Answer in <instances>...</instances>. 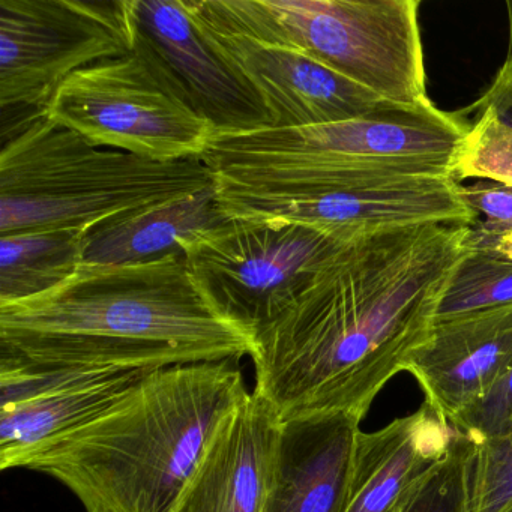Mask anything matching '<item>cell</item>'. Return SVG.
I'll return each mask as SVG.
<instances>
[{"instance_id":"cell-1","label":"cell","mask_w":512,"mask_h":512,"mask_svg":"<svg viewBox=\"0 0 512 512\" xmlns=\"http://www.w3.org/2000/svg\"><path fill=\"white\" fill-rule=\"evenodd\" d=\"M470 227L425 224L347 242L254 338L256 388L281 421L364 418L428 340Z\"/></svg>"},{"instance_id":"cell-2","label":"cell","mask_w":512,"mask_h":512,"mask_svg":"<svg viewBox=\"0 0 512 512\" xmlns=\"http://www.w3.org/2000/svg\"><path fill=\"white\" fill-rule=\"evenodd\" d=\"M253 338L215 304L184 256L82 263L55 289L0 304V364L160 370L241 359Z\"/></svg>"},{"instance_id":"cell-3","label":"cell","mask_w":512,"mask_h":512,"mask_svg":"<svg viewBox=\"0 0 512 512\" xmlns=\"http://www.w3.org/2000/svg\"><path fill=\"white\" fill-rule=\"evenodd\" d=\"M247 392L238 359L151 371L118 406L23 467L58 479L86 512H175L218 425Z\"/></svg>"},{"instance_id":"cell-4","label":"cell","mask_w":512,"mask_h":512,"mask_svg":"<svg viewBox=\"0 0 512 512\" xmlns=\"http://www.w3.org/2000/svg\"><path fill=\"white\" fill-rule=\"evenodd\" d=\"M469 127L431 101L389 104L361 118L308 127L217 131L203 161L212 179L259 190H305L364 179L452 176Z\"/></svg>"},{"instance_id":"cell-5","label":"cell","mask_w":512,"mask_h":512,"mask_svg":"<svg viewBox=\"0 0 512 512\" xmlns=\"http://www.w3.org/2000/svg\"><path fill=\"white\" fill-rule=\"evenodd\" d=\"M214 184L202 160L160 161L94 145L38 113L0 151V235L104 224Z\"/></svg>"},{"instance_id":"cell-6","label":"cell","mask_w":512,"mask_h":512,"mask_svg":"<svg viewBox=\"0 0 512 512\" xmlns=\"http://www.w3.org/2000/svg\"><path fill=\"white\" fill-rule=\"evenodd\" d=\"M260 31L397 106L428 103L418 0H227Z\"/></svg>"},{"instance_id":"cell-7","label":"cell","mask_w":512,"mask_h":512,"mask_svg":"<svg viewBox=\"0 0 512 512\" xmlns=\"http://www.w3.org/2000/svg\"><path fill=\"white\" fill-rule=\"evenodd\" d=\"M38 116L94 145L160 163L200 160L215 133L139 41L130 55L68 77Z\"/></svg>"},{"instance_id":"cell-8","label":"cell","mask_w":512,"mask_h":512,"mask_svg":"<svg viewBox=\"0 0 512 512\" xmlns=\"http://www.w3.org/2000/svg\"><path fill=\"white\" fill-rule=\"evenodd\" d=\"M136 41V0H0V107L40 113L68 77Z\"/></svg>"},{"instance_id":"cell-9","label":"cell","mask_w":512,"mask_h":512,"mask_svg":"<svg viewBox=\"0 0 512 512\" xmlns=\"http://www.w3.org/2000/svg\"><path fill=\"white\" fill-rule=\"evenodd\" d=\"M227 218L299 224L352 242L425 224L472 226L476 217L454 176L364 179L305 190H259L214 181Z\"/></svg>"},{"instance_id":"cell-10","label":"cell","mask_w":512,"mask_h":512,"mask_svg":"<svg viewBox=\"0 0 512 512\" xmlns=\"http://www.w3.org/2000/svg\"><path fill=\"white\" fill-rule=\"evenodd\" d=\"M344 244L313 227L226 218L193 241L185 259L215 304L254 343Z\"/></svg>"},{"instance_id":"cell-11","label":"cell","mask_w":512,"mask_h":512,"mask_svg":"<svg viewBox=\"0 0 512 512\" xmlns=\"http://www.w3.org/2000/svg\"><path fill=\"white\" fill-rule=\"evenodd\" d=\"M194 26L218 58L256 95L271 127L331 124L389 106L292 44L254 28L227 0H187Z\"/></svg>"},{"instance_id":"cell-12","label":"cell","mask_w":512,"mask_h":512,"mask_svg":"<svg viewBox=\"0 0 512 512\" xmlns=\"http://www.w3.org/2000/svg\"><path fill=\"white\" fill-rule=\"evenodd\" d=\"M137 41L217 131L271 127L256 95L203 40L187 0H136Z\"/></svg>"},{"instance_id":"cell-13","label":"cell","mask_w":512,"mask_h":512,"mask_svg":"<svg viewBox=\"0 0 512 512\" xmlns=\"http://www.w3.org/2000/svg\"><path fill=\"white\" fill-rule=\"evenodd\" d=\"M283 421L257 389L227 413L175 512H263Z\"/></svg>"},{"instance_id":"cell-14","label":"cell","mask_w":512,"mask_h":512,"mask_svg":"<svg viewBox=\"0 0 512 512\" xmlns=\"http://www.w3.org/2000/svg\"><path fill=\"white\" fill-rule=\"evenodd\" d=\"M512 368V304L437 320L407 373L446 421L484 397Z\"/></svg>"},{"instance_id":"cell-15","label":"cell","mask_w":512,"mask_h":512,"mask_svg":"<svg viewBox=\"0 0 512 512\" xmlns=\"http://www.w3.org/2000/svg\"><path fill=\"white\" fill-rule=\"evenodd\" d=\"M359 422L347 413L284 421L263 512H346Z\"/></svg>"},{"instance_id":"cell-16","label":"cell","mask_w":512,"mask_h":512,"mask_svg":"<svg viewBox=\"0 0 512 512\" xmlns=\"http://www.w3.org/2000/svg\"><path fill=\"white\" fill-rule=\"evenodd\" d=\"M455 430L427 403L382 430L359 431L346 512H392L401 494L451 445Z\"/></svg>"},{"instance_id":"cell-17","label":"cell","mask_w":512,"mask_h":512,"mask_svg":"<svg viewBox=\"0 0 512 512\" xmlns=\"http://www.w3.org/2000/svg\"><path fill=\"white\" fill-rule=\"evenodd\" d=\"M155 371V370H154ZM149 370L104 371L0 409V467H23L56 440L118 406Z\"/></svg>"},{"instance_id":"cell-18","label":"cell","mask_w":512,"mask_h":512,"mask_svg":"<svg viewBox=\"0 0 512 512\" xmlns=\"http://www.w3.org/2000/svg\"><path fill=\"white\" fill-rule=\"evenodd\" d=\"M214 184L199 193L143 209L85 236L83 263L130 265L184 256L202 233L226 220Z\"/></svg>"},{"instance_id":"cell-19","label":"cell","mask_w":512,"mask_h":512,"mask_svg":"<svg viewBox=\"0 0 512 512\" xmlns=\"http://www.w3.org/2000/svg\"><path fill=\"white\" fill-rule=\"evenodd\" d=\"M85 235L73 230H26L0 235V304L43 295L83 263Z\"/></svg>"},{"instance_id":"cell-20","label":"cell","mask_w":512,"mask_h":512,"mask_svg":"<svg viewBox=\"0 0 512 512\" xmlns=\"http://www.w3.org/2000/svg\"><path fill=\"white\" fill-rule=\"evenodd\" d=\"M511 304V260L491 248L469 245L440 299L436 322Z\"/></svg>"},{"instance_id":"cell-21","label":"cell","mask_w":512,"mask_h":512,"mask_svg":"<svg viewBox=\"0 0 512 512\" xmlns=\"http://www.w3.org/2000/svg\"><path fill=\"white\" fill-rule=\"evenodd\" d=\"M475 442L455 430L448 451L398 499L397 512H473Z\"/></svg>"},{"instance_id":"cell-22","label":"cell","mask_w":512,"mask_h":512,"mask_svg":"<svg viewBox=\"0 0 512 512\" xmlns=\"http://www.w3.org/2000/svg\"><path fill=\"white\" fill-rule=\"evenodd\" d=\"M478 119L461 140L452 176L457 181L499 182L512 187V128L493 109H479Z\"/></svg>"},{"instance_id":"cell-23","label":"cell","mask_w":512,"mask_h":512,"mask_svg":"<svg viewBox=\"0 0 512 512\" xmlns=\"http://www.w3.org/2000/svg\"><path fill=\"white\" fill-rule=\"evenodd\" d=\"M473 512H512V431L475 442Z\"/></svg>"},{"instance_id":"cell-24","label":"cell","mask_w":512,"mask_h":512,"mask_svg":"<svg viewBox=\"0 0 512 512\" xmlns=\"http://www.w3.org/2000/svg\"><path fill=\"white\" fill-rule=\"evenodd\" d=\"M464 199L475 214L470 226L469 245L491 248L494 242L512 230V187L499 182L478 181L463 187Z\"/></svg>"},{"instance_id":"cell-25","label":"cell","mask_w":512,"mask_h":512,"mask_svg":"<svg viewBox=\"0 0 512 512\" xmlns=\"http://www.w3.org/2000/svg\"><path fill=\"white\" fill-rule=\"evenodd\" d=\"M449 424L473 442L512 431V368L484 397L458 413Z\"/></svg>"},{"instance_id":"cell-26","label":"cell","mask_w":512,"mask_h":512,"mask_svg":"<svg viewBox=\"0 0 512 512\" xmlns=\"http://www.w3.org/2000/svg\"><path fill=\"white\" fill-rule=\"evenodd\" d=\"M493 109L503 124L512 128V61L506 59L490 88L473 104L472 110Z\"/></svg>"},{"instance_id":"cell-27","label":"cell","mask_w":512,"mask_h":512,"mask_svg":"<svg viewBox=\"0 0 512 512\" xmlns=\"http://www.w3.org/2000/svg\"><path fill=\"white\" fill-rule=\"evenodd\" d=\"M494 250L499 251L500 254H503L506 259L512 262V230H509L505 235L496 239V242H494Z\"/></svg>"},{"instance_id":"cell-28","label":"cell","mask_w":512,"mask_h":512,"mask_svg":"<svg viewBox=\"0 0 512 512\" xmlns=\"http://www.w3.org/2000/svg\"><path fill=\"white\" fill-rule=\"evenodd\" d=\"M506 14H508V56L506 59L512 61V0L506 4Z\"/></svg>"},{"instance_id":"cell-29","label":"cell","mask_w":512,"mask_h":512,"mask_svg":"<svg viewBox=\"0 0 512 512\" xmlns=\"http://www.w3.org/2000/svg\"><path fill=\"white\" fill-rule=\"evenodd\" d=\"M392 512H397V508L392 509Z\"/></svg>"}]
</instances>
